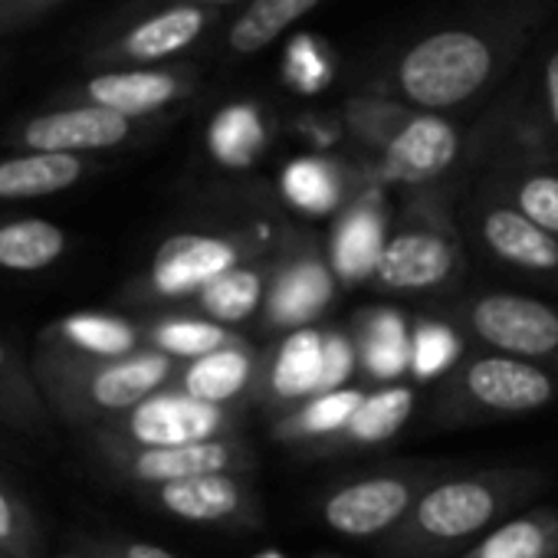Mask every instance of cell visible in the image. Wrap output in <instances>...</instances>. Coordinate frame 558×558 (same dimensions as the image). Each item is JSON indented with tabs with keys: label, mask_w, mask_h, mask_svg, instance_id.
<instances>
[{
	"label": "cell",
	"mask_w": 558,
	"mask_h": 558,
	"mask_svg": "<svg viewBox=\"0 0 558 558\" xmlns=\"http://www.w3.org/2000/svg\"><path fill=\"white\" fill-rule=\"evenodd\" d=\"M558 0H473L381 50L355 93H375L417 112L460 116L493 106L548 34Z\"/></svg>",
	"instance_id": "6da1fadb"
},
{
	"label": "cell",
	"mask_w": 558,
	"mask_h": 558,
	"mask_svg": "<svg viewBox=\"0 0 558 558\" xmlns=\"http://www.w3.org/2000/svg\"><path fill=\"white\" fill-rule=\"evenodd\" d=\"M545 483L548 476L529 466L440 476L424 489L408 519L378 542V551L385 558H460Z\"/></svg>",
	"instance_id": "7a4b0ae2"
},
{
	"label": "cell",
	"mask_w": 558,
	"mask_h": 558,
	"mask_svg": "<svg viewBox=\"0 0 558 558\" xmlns=\"http://www.w3.org/2000/svg\"><path fill=\"white\" fill-rule=\"evenodd\" d=\"M31 368L53 421L93 430L174 385L181 372L178 362L151 349L129 359H80L37 349Z\"/></svg>",
	"instance_id": "3957f363"
},
{
	"label": "cell",
	"mask_w": 558,
	"mask_h": 558,
	"mask_svg": "<svg viewBox=\"0 0 558 558\" xmlns=\"http://www.w3.org/2000/svg\"><path fill=\"white\" fill-rule=\"evenodd\" d=\"M463 276V233L447 187L411 191L372 283L388 296H427Z\"/></svg>",
	"instance_id": "277c9868"
},
{
	"label": "cell",
	"mask_w": 558,
	"mask_h": 558,
	"mask_svg": "<svg viewBox=\"0 0 558 558\" xmlns=\"http://www.w3.org/2000/svg\"><path fill=\"white\" fill-rule=\"evenodd\" d=\"M558 398V378L548 365L509 359V355H473L460 362L437 388L434 417L440 424L506 421L548 408Z\"/></svg>",
	"instance_id": "5b68a950"
},
{
	"label": "cell",
	"mask_w": 558,
	"mask_h": 558,
	"mask_svg": "<svg viewBox=\"0 0 558 558\" xmlns=\"http://www.w3.org/2000/svg\"><path fill=\"white\" fill-rule=\"evenodd\" d=\"M276 246L263 230H184L161 240L148 269L125 293L129 303H184L197 300L217 276L253 263Z\"/></svg>",
	"instance_id": "8992f818"
},
{
	"label": "cell",
	"mask_w": 558,
	"mask_h": 558,
	"mask_svg": "<svg viewBox=\"0 0 558 558\" xmlns=\"http://www.w3.org/2000/svg\"><path fill=\"white\" fill-rule=\"evenodd\" d=\"M486 161L496 151L558 155V37H542L480 116Z\"/></svg>",
	"instance_id": "52a82bcc"
},
{
	"label": "cell",
	"mask_w": 558,
	"mask_h": 558,
	"mask_svg": "<svg viewBox=\"0 0 558 558\" xmlns=\"http://www.w3.org/2000/svg\"><path fill=\"white\" fill-rule=\"evenodd\" d=\"M466 161H483L480 125L466 129L460 116L414 112L388 151L378 161H368V168L378 184L404 187L411 194L447 187V178L457 174Z\"/></svg>",
	"instance_id": "ba28073f"
},
{
	"label": "cell",
	"mask_w": 558,
	"mask_h": 558,
	"mask_svg": "<svg viewBox=\"0 0 558 558\" xmlns=\"http://www.w3.org/2000/svg\"><path fill=\"white\" fill-rule=\"evenodd\" d=\"M457 223L463 240H470L486 259L522 276L558 283V240L532 223L483 178L463 191L457 204Z\"/></svg>",
	"instance_id": "9c48e42d"
},
{
	"label": "cell",
	"mask_w": 558,
	"mask_h": 558,
	"mask_svg": "<svg viewBox=\"0 0 558 558\" xmlns=\"http://www.w3.org/2000/svg\"><path fill=\"white\" fill-rule=\"evenodd\" d=\"M269 256V287L263 303V326L269 332H296L316 326L339 296V279L332 272L326 246L313 233L287 230L276 240Z\"/></svg>",
	"instance_id": "30bf717a"
},
{
	"label": "cell",
	"mask_w": 558,
	"mask_h": 558,
	"mask_svg": "<svg viewBox=\"0 0 558 558\" xmlns=\"http://www.w3.org/2000/svg\"><path fill=\"white\" fill-rule=\"evenodd\" d=\"M240 414L233 408H214L178 385L161 388L129 414L93 430V444H119V447H181L204 444L220 437H236Z\"/></svg>",
	"instance_id": "8fae6325"
},
{
	"label": "cell",
	"mask_w": 558,
	"mask_h": 558,
	"mask_svg": "<svg viewBox=\"0 0 558 558\" xmlns=\"http://www.w3.org/2000/svg\"><path fill=\"white\" fill-rule=\"evenodd\" d=\"M440 476L434 466H404L339 483L323 499V522L345 538H385Z\"/></svg>",
	"instance_id": "7c38bea8"
},
{
	"label": "cell",
	"mask_w": 558,
	"mask_h": 558,
	"mask_svg": "<svg viewBox=\"0 0 558 558\" xmlns=\"http://www.w3.org/2000/svg\"><path fill=\"white\" fill-rule=\"evenodd\" d=\"M460 323L496 355L558 365V310L545 300L489 290L460 303Z\"/></svg>",
	"instance_id": "4fadbf2b"
},
{
	"label": "cell",
	"mask_w": 558,
	"mask_h": 558,
	"mask_svg": "<svg viewBox=\"0 0 558 558\" xmlns=\"http://www.w3.org/2000/svg\"><path fill=\"white\" fill-rule=\"evenodd\" d=\"M233 14L197 8V4H178L168 0L165 8L138 17L132 27H125L119 37H112L106 47H99L96 60L109 70L125 66H168L171 60L191 53L204 40H210L217 31L230 24Z\"/></svg>",
	"instance_id": "5bb4252c"
},
{
	"label": "cell",
	"mask_w": 558,
	"mask_h": 558,
	"mask_svg": "<svg viewBox=\"0 0 558 558\" xmlns=\"http://www.w3.org/2000/svg\"><path fill=\"white\" fill-rule=\"evenodd\" d=\"M102 463L125 483L155 489L194 476L210 473H246L256 463V453L240 437H220L204 444L181 447H119V444H93Z\"/></svg>",
	"instance_id": "9a60e30c"
},
{
	"label": "cell",
	"mask_w": 558,
	"mask_h": 558,
	"mask_svg": "<svg viewBox=\"0 0 558 558\" xmlns=\"http://www.w3.org/2000/svg\"><path fill=\"white\" fill-rule=\"evenodd\" d=\"M151 122L125 119L119 112L89 106V102H73L53 112H40L17 125L11 132V142L21 145L24 151H50V155H99V151H116L142 135H148Z\"/></svg>",
	"instance_id": "2e32d148"
},
{
	"label": "cell",
	"mask_w": 558,
	"mask_h": 558,
	"mask_svg": "<svg viewBox=\"0 0 558 558\" xmlns=\"http://www.w3.org/2000/svg\"><path fill=\"white\" fill-rule=\"evenodd\" d=\"M201 83L204 80L194 63L125 66V70H106L86 80L80 89V102L119 112L125 119L155 122L168 109L197 96Z\"/></svg>",
	"instance_id": "e0dca14e"
},
{
	"label": "cell",
	"mask_w": 558,
	"mask_h": 558,
	"mask_svg": "<svg viewBox=\"0 0 558 558\" xmlns=\"http://www.w3.org/2000/svg\"><path fill=\"white\" fill-rule=\"evenodd\" d=\"M368 184H375V174L368 161L342 158V155H296L283 165L276 181V191L283 204L310 220L339 217Z\"/></svg>",
	"instance_id": "ac0fdd59"
},
{
	"label": "cell",
	"mask_w": 558,
	"mask_h": 558,
	"mask_svg": "<svg viewBox=\"0 0 558 558\" xmlns=\"http://www.w3.org/2000/svg\"><path fill=\"white\" fill-rule=\"evenodd\" d=\"M148 499L155 509L194 525L253 529L263 522V509L246 473H210L155 486L148 489Z\"/></svg>",
	"instance_id": "d6986e66"
},
{
	"label": "cell",
	"mask_w": 558,
	"mask_h": 558,
	"mask_svg": "<svg viewBox=\"0 0 558 558\" xmlns=\"http://www.w3.org/2000/svg\"><path fill=\"white\" fill-rule=\"evenodd\" d=\"M391 227L395 220H391L385 184L375 181L332 220L326 253L339 283L345 287L372 283Z\"/></svg>",
	"instance_id": "ffe728a7"
},
{
	"label": "cell",
	"mask_w": 558,
	"mask_h": 558,
	"mask_svg": "<svg viewBox=\"0 0 558 558\" xmlns=\"http://www.w3.org/2000/svg\"><path fill=\"white\" fill-rule=\"evenodd\" d=\"M323 375H326V329L306 326L287 332L272 345L269 355H263V372L253 398L276 414H287L306 404L310 398L323 395Z\"/></svg>",
	"instance_id": "44dd1931"
},
{
	"label": "cell",
	"mask_w": 558,
	"mask_h": 558,
	"mask_svg": "<svg viewBox=\"0 0 558 558\" xmlns=\"http://www.w3.org/2000/svg\"><path fill=\"white\" fill-rule=\"evenodd\" d=\"M532 223L558 240V155L545 151H496L480 174Z\"/></svg>",
	"instance_id": "7402d4cb"
},
{
	"label": "cell",
	"mask_w": 558,
	"mask_h": 558,
	"mask_svg": "<svg viewBox=\"0 0 558 558\" xmlns=\"http://www.w3.org/2000/svg\"><path fill=\"white\" fill-rule=\"evenodd\" d=\"M272 135L276 122L259 99H230L210 116L204 148L217 168L246 171L272 148Z\"/></svg>",
	"instance_id": "603a6c76"
},
{
	"label": "cell",
	"mask_w": 558,
	"mask_h": 558,
	"mask_svg": "<svg viewBox=\"0 0 558 558\" xmlns=\"http://www.w3.org/2000/svg\"><path fill=\"white\" fill-rule=\"evenodd\" d=\"M44 352L80 359H129L145 352V329L116 313H73L40 332Z\"/></svg>",
	"instance_id": "cb8c5ba5"
},
{
	"label": "cell",
	"mask_w": 558,
	"mask_h": 558,
	"mask_svg": "<svg viewBox=\"0 0 558 558\" xmlns=\"http://www.w3.org/2000/svg\"><path fill=\"white\" fill-rule=\"evenodd\" d=\"M259 372H263V355L246 339H240L227 349H217L197 362L181 365L174 385L204 404L233 408L236 401L253 398Z\"/></svg>",
	"instance_id": "d4e9b609"
},
{
	"label": "cell",
	"mask_w": 558,
	"mask_h": 558,
	"mask_svg": "<svg viewBox=\"0 0 558 558\" xmlns=\"http://www.w3.org/2000/svg\"><path fill=\"white\" fill-rule=\"evenodd\" d=\"M323 4L326 0H250V4H243L223 27L220 53L230 63L259 57Z\"/></svg>",
	"instance_id": "484cf974"
},
{
	"label": "cell",
	"mask_w": 558,
	"mask_h": 558,
	"mask_svg": "<svg viewBox=\"0 0 558 558\" xmlns=\"http://www.w3.org/2000/svg\"><path fill=\"white\" fill-rule=\"evenodd\" d=\"M352 339L359 349V368L368 378L398 385V378L411 372V323L401 310H362L352 323Z\"/></svg>",
	"instance_id": "4316f807"
},
{
	"label": "cell",
	"mask_w": 558,
	"mask_h": 558,
	"mask_svg": "<svg viewBox=\"0 0 558 558\" xmlns=\"http://www.w3.org/2000/svg\"><path fill=\"white\" fill-rule=\"evenodd\" d=\"M93 174V161L80 155L17 151L0 158V201H34L76 187Z\"/></svg>",
	"instance_id": "83f0119b"
},
{
	"label": "cell",
	"mask_w": 558,
	"mask_h": 558,
	"mask_svg": "<svg viewBox=\"0 0 558 558\" xmlns=\"http://www.w3.org/2000/svg\"><path fill=\"white\" fill-rule=\"evenodd\" d=\"M417 395L411 385H385L378 391H365L359 411L345 424L339 437L323 444L316 453H342V450H359V447H378L398 437L411 414H414Z\"/></svg>",
	"instance_id": "f1b7e54d"
},
{
	"label": "cell",
	"mask_w": 558,
	"mask_h": 558,
	"mask_svg": "<svg viewBox=\"0 0 558 558\" xmlns=\"http://www.w3.org/2000/svg\"><path fill=\"white\" fill-rule=\"evenodd\" d=\"M365 391L349 385V388H339V391H326V395H316L310 398L306 404L279 414L276 424H272V440L279 444H290V447H323L329 444L332 437H339L345 430V424L352 421V414L359 411Z\"/></svg>",
	"instance_id": "f546056e"
},
{
	"label": "cell",
	"mask_w": 558,
	"mask_h": 558,
	"mask_svg": "<svg viewBox=\"0 0 558 558\" xmlns=\"http://www.w3.org/2000/svg\"><path fill=\"white\" fill-rule=\"evenodd\" d=\"M266 287H269V259H253L217 276L207 290H201V296L194 300V310L197 316L223 329H233L263 313Z\"/></svg>",
	"instance_id": "4dcf8cb0"
},
{
	"label": "cell",
	"mask_w": 558,
	"mask_h": 558,
	"mask_svg": "<svg viewBox=\"0 0 558 558\" xmlns=\"http://www.w3.org/2000/svg\"><path fill=\"white\" fill-rule=\"evenodd\" d=\"M460 558H558V509L509 515Z\"/></svg>",
	"instance_id": "1f68e13d"
},
{
	"label": "cell",
	"mask_w": 558,
	"mask_h": 558,
	"mask_svg": "<svg viewBox=\"0 0 558 558\" xmlns=\"http://www.w3.org/2000/svg\"><path fill=\"white\" fill-rule=\"evenodd\" d=\"M142 329H145V345L158 355H168L178 365L197 362L217 349L240 342L233 329H223L197 313H165L155 316L151 323H142Z\"/></svg>",
	"instance_id": "d6a6232c"
},
{
	"label": "cell",
	"mask_w": 558,
	"mask_h": 558,
	"mask_svg": "<svg viewBox=\"0 0 558 558\" xmlns=\"http://www.w3.org/2000/svg\"><path fill=\"white\" fill-rule=\"evenodd\" d=\"M414 112L417 109L375 93H352L339 106V119L345 125L349 145L368 155V161H378L388 151V145L398 138V132L411 122Z\"/></svg>",
	"instance_id": "836d02e7"
},
{
	"label": "cell",
	"mask_w": 558,
	"mask_h": 558,
	"mask_svg": "<svg viewBox=\"0 0 558 558\" xmlns=\"http://www.w3.org/2000/svg\"><path fill=\"white\" fill-rule=\"evenodd\" d=\"M70 250V233L44 217H17L0 223V269L40 272Z\"/></svg>",
	"instance_id": "e575fe53"
},
{
	"label": "cell",
	"mask_w": 558,
	"mask_h": 558,
	"mask_svg": "<svg viewBox=\"0 0 558 558\" xmlns=\"http://www.w3.org/2000/svg\"><path fill=\"white\" fill-rule=\"evenodd\" d=\"M0 421L27 434H47L53 421L34 368H27L4 339H0Z\"/></svg>",
	"instance_id": "d590c367"
},
{
	"label": "cell",
	"mask_w": 558,
	"mask_h": 558,
	"mask_svg": "<svg viewBox=\"0 0 558 558\" xmlns=\"http://www.w3.org/2000/svg\"><path fill=\"white\" fill-rule=\"evenodd\" d=\"M460 355H463V336L457 326L430 316L411 323V375L417 381L447 378L460 365Z\"/></svg>",
	"instance_id": "8d00e7d4"
},
{
	"label": "cell",
	"mask_w": 558,
	"mask_h": 558,
	"mask_svg": "<svg viewBox=\"0 0 558 558\" xmlns=\"http://www.w3.org/2000/svg\"><path fill=\"white\" fill-rule=\"evenodd\" d=\"M336 73H339V66H336L332 47L313 34H296L283 50V63H279V76H283L287 89L296 96L326 93L332 86Z\"/></svg>",
	"instance_id": "74e56055"
},
{
	"label": "cell",
	"mask_w": 558,
	"mask_h": 558,
	"mask_svg": "<svg viewBox=\"0 0 558 558\" xmlns=\"http://www.w3.org/2000/svg\"><path fill=\"white\" fill-rule=\"evenodd\" d=\"M0 555L8 558L40 555V529L31 506L4 483H0Z\"/></svg>",
	"instance_id": "f35d334b"
},
{
	"label": "cell",
	"mask_w": 558,
	"mask_h": 558,
	"mask_svg": "<svg viewBox=\"0 0 558 558\" xmlns=\"http://www.w3.org/2000/svg\"><path fill=\"white\" fill-rule=\"evenodd\" d=\"M359 372V349L352 332L345 329H326V375H323V395L349 388V381Z\"/></svg>",
	"instance_id": "ab89813d"
},
{
	"label": "cell",
	"mask_w": 558,
	"mask_h": 558,
	"mask_svg": "<svg viewBox=\"0 0 558 558\" xmlns=\"http://www.w3.org/2000/svg\"><path fill=\"white\" fill-rule=\"evenodd\" d=\"M119 551H122L125 558H178V555H171L168 548L151 545V542H125V545H119Z\"/></svg>",
	"instance_id": "60d3db41"
},
{
	"label": "cell",
	"mask_w": 558,
	"mask_h": 558,
	"mask_svg": "<svg viewBox=\"0 0 558 558\" xmlns=\"http://www.w3.org/2000/svg\"><path fill=\"white\" fill-rule=\"evenodd\" d=\"M178 4H197V8L227 11V8H243V4H250V0H178Z\"/></svg>",
	"instance_id": "b9f144b4"
},
{
	"label": "cell",
	"mask_w": 558,
	"mask_h": 558,
	"mask_svg": "<svg viewBox=\"0 0 558 558\" xmlns=\"http://www.w3.org/2000/svg\"><path fill=\"white\" fill-rule=\"evenodd\" d=\"M53 0H4V11L14 14V11H37V8H47Z\"/></svg>",
	"instance_id": "7bdbcfd3"
},
{
	"label": "cell",
	"mask_w": 558,
	"mask_h": 558,
	"mask_svg": "<svg viewBox=\"0 0 558 558\" xmlns=\"http://www.w3.org/2000/svg\"><path fill=\"white\" fill-rule=\"evenodd\" d=\"M60 558H125V555H122V551L116 548L112 555H60Z\"/></svg>",
	"instance_id": "ee69618b"
},
{
	"label": "cell",
	"mask_w": 558,
	"mask_h": 558,
	"mask_svg": "<svg viewBox=\"0 0 558 558\" xmlns=\"http://www.w3.org/2000/svg\"><path fill=\"white\" fill-rule=\"evenodd\" d=\"M256 558H287V555H283V551H279V548H263V551H259Z\"/></svg>",
	"instance_id": "f6af8a7d"
},
{
	"label": "cell",
	"mask_w": 558,
	"mask_h": 558,
	"mask_svg": "<svg viewBox=\"0 0 558 558\" xmlns=\"http://www.w3.org/2000/svg\"><path fill=\"white\" fill-rule=\"evenodd\" d=\"M0 558H8V555H0Z\"/></svg>",
	"instance_id": "bcb514c9"
}]
</instances>
